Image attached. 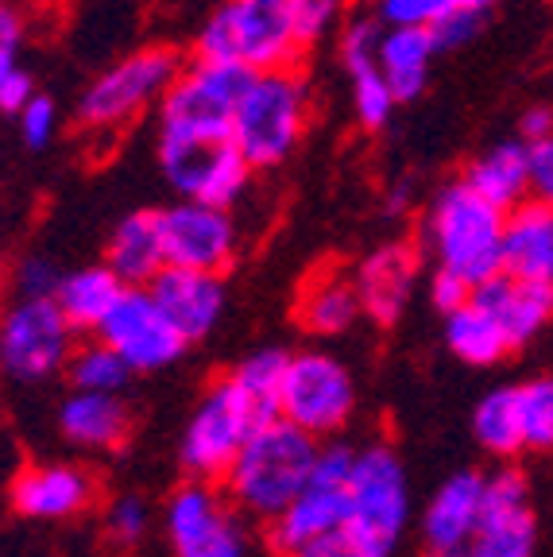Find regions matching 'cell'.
Instances as JSON below:
<instances>
[{
  "label": "cell",
  "mask_w": 553,
  "mask_h": 557,
  "mask_svg": "<svg viewBox=\"0 0 553 557\" xmlns=\"http://www.w3.org/2000/svg\"><path fill=\"white\" fill-rule=\"evenodd\" d=\"M433 54H438V39H433L430 27L388 24V32H380L376 59H380L383 78H388V86L398 104L415 101V97L426 89Z\"/></svg>",
  "instance_id": "obj_26"
},
{
  "label": "cell",
  "mask_w": 553,
  "mask_h": 557,
  "mask_svg": "<svg viewBox=\"0 0 553 557\" xmlns=\"http://www.w3.org/2000/svg\"><path fill=\"white\" fill-rule=\"evenodd\" d=\"M480 27H484V12H472V9L453 4V9L445 12L430 32H433V39H438V51H453V47L472 44L476 35H480Z\"/></svg>",
  "instance_id": "obj_38"
},
{
  "label": "cell",
  "mask_w": 553,
  "mask_h": 557,
  "mask_svg": "<svg viewBox=\"0 0 553 557\" xmlns=\"http://www.w3.org/2000/svg\"><path fill=\"white\" fill-rule=\"evenodd\" d=\"M12 70H16V59H0V86H4V78H9Z\"/></svg>",
  "instance_id": "obj_48"
},
{
  "label": "cell",
  "mask_w": 553,
  "mask_h": 557,
  "mask_svg": "<svg viewBox=\"0 0 553 557\" xmlns=\"http://www.w3.org/2000/svg\"><path fill=\"white\" fill-rule=\"evenodd\" d=\"M124 290H128V283L109 263H97V268L66 271L59 290H54V302L66 313L74 333H97L105 325V318L116 310Z\"/></svg>",
  "instance_id": "obj_27"
},
{
  "label": "cell",
  "mask_w": 553,
  "mask_h": 557,
  "mask_svg": "<svg viewBox=\"0 0 553 557\" xmlns=\"http://www.w3.org/2000/svg\"><path fill=\"white\" fill-rule=\"evenodd\" d=\"M0 295H4V260H0Z\"/></svg>",
  "instance_id": "obj_49"
},
{
  "label": "cell",
  "mask_w": 553,
  "mask_h": 557,
  "mask_svg": "<svg viewBox=\"0 0 553 557\" xmlns=\"http://www.w3.org/2000/svg\"><path fill=\"white\" fill-rule=\"evenodd\" d=\"M484 496H488V476L484 472H457L433 492V499L422 511V542L426 554L438 549L465 546L476 534L480 519H484Z\"/></svg>",
  "instance_id": "obj_21"
},
{
  "label": "cell",
  "mask_w": 553,
  "mask_h": 557,
  "mask_svg": "<svg viewBox=\"0 0 553 557\" xmlns=\"http://www.w3.org/2000/svg\"><path fill=\"white\" fill-rule=\"evenodd\" d=\"M519 132H523V139H527V144L553 136V104H530V109H523Z\"/></svg>",
  "instance_id": "obj_46"
},
{
  "label": "cell",
  "mask_w": 553,
  "mask_h": 557,
  "mask_svg": "<svg viewBox=\"0 0 553 557\" xmlns=\"http://www.w3.org/2000/svg\"><path fill=\"white\" fill-rule=\"evenodd\" d=\"M159 166L174 194L213 201V206H233L251 186V163L229 136L159 132Z\"/></svg>",
  "instance_id": "obj_10"
},
{
  "label": "cell",
  "mask_w": 553,
  "mask_h": 557,
  "mask_svg": "<svg viewBox=\"0 0 553 557\" xmlns=\"http://www.w3.org/2000/svg\"><path fill=\"white\" fill-rule=\"evenodd\" d=\"M105 263H109L128 287H147V283L167 268L159 213H151V209L128 213V218L113 228V236H109Z\"/></svg>",
  "instance_id": "obj_28"
},
{
  "label": "cell",
  "mask_w": 553,
  "mask_h": 557,
  "mask_svg": "<svg viewBox=\"0 0 553 557\" xmlns=\"http://www.w3.org/2000/svg\"><path fill=\"white\" fill-rule=\"evenodd\" d=\"M472 298L500 318V325L515 341V348L534 341L553 322V283H538V278H519L500 271V275L484 278L472 290Z\"/></svg>",
  "instance_id": "obj_22"
},
{
  "label": "cell",
  "mask_w": 553,
  "mask_h": 557,
  "mask_svg": "<svg viewBox=\"0 0 553 557\" xmlns=\"http://www.w3.org/2000/svg\"><path fill=\"white\" fill-rule=\"evenodd\" d=\"M286 0H225L198 32V59L236 62L248 70L294 66L298 59Z\"/></svg>",
  "instance_id": "obj_5"
},
{
  "label": "cell",
  "mask_w": 553,
  "mask_h": 557,
  "mask_svg": "<svg viewBox=\"0 0 553 557\" xmlns=\"http://www.w3.org/2000/svg\"><path fill=\"white\" fill-rule=\"evenodd\" d=\"M341 9L345 0H286V16H291L298 47H314L318 39H325L337 27Z\"/></svg>",
  "instance_id": "obj_35"
},
{
  "label": "cell",
  "mask_w": 553,
  "mask_h": 557,
  "mask_svg": "<svg viewBox=\"0 0 553 557\" xmlns=\"http://www.w3.org/2000/svg\"><path fill=\"white\" fill-rule=\"evenodd\" d=\"M364 313L376 325H395L418 287V252L410 244H383L353 275Z\"/></svg>",
  "instance_id": "obj_19"
},
{
  "label": "cell",
  "mask_w": 553,
  "mask_h": 557,
  "mask_svg": "<svg viewBox=\"0 0 553 557\" xmlns=\"http://www.w3.org/2000/svg\"><path fill=\"white\" fill-rule=\"evenodd\" d=\"M445 345L457 360L472 368H492L507 357L515 341L507 337V330L500 325L492 310L468 298L465 306H457L453 313H445Z\"/></svg>",
  "instance_id": "obj_30"
},
{
  "label": "cell",
  "mask_w": 553,
  "mask_h": 557,
  "mask_svg": "<svg viewBox=\"0 0 553 557\" xmlns=\"http://www.w3.org/2000/svg\"><path fill=\"white\" fill-rule=\"evenodd\" d=\"M465 183L488 201L511 209L530 198V144L527 139H503L468 163Z\"/></svg>",
  "instance_id": "obj_29"
},
{
  "label": "cell",
  "mask_w": 553,
  "mask_h": 557,
  "mask_svg": "<svg viewBox=\"0 0 553 557\" xmlns=\"http://www.w3.org/2000/svg\"><path fill=\"white\" fill-rule=\"evenodd\" d=\"M286 364H291V357H286L283 348H260V352L244 357L229 375H233L268 414H279V387H283Z\"/></svg>",
  "instance_id": "obj_33"
},
{
  "label": "cell",
  "mask_w": 553,
  "mask_h": 557,
  "mask_svg": "<svg viewBox=\"0 0 553 557\" xmlns=\"http://www.w3.org/2000/svg\"><path fill=\"white\" fill-rule=\"evenodd\" d=\"M35 97V82L27 70H12L9 78H4V86H0V113H20L27 101Z\"/></svg>",
  "instance_id": "obj_44"
},
{
  "label": "cell",
  "mask_w": 553,
  "mask_h": 557,
  "mask_svg": "<svg viewBox=\"0 0 553 557\" xmlns=\"http://www.w3.org/2000/svg\"><path fill=\"white\" fill-rule=\"evenodd\" d=\"M503 271L553 283V206L527 198L507 209L503 225Z\"/></svg>",
  "instance_id": "obj_23"
},
{
  "label": "cell",
  "mask_w": 553,
  "mask_h": 557,
  "mask_svg": "<svg viewBox=\"0 0 553 557\" xmlns=\"http://www.w3.org/2000/svg\"><path fill=\"white\" fill-rule=\"evenodd\" d=\"M256 70L236 62L198 59L194 66L179 70L163 94V121L159 132L179 136H229L233 132L236 104L248 89Z\"/></svg>",
  "instance_id": "obj_8"
},
{
  "label": "cell",
  "mask_w": 553,
  "mask_h": 557,
  "mask_svg": "<svg viewBox=\"0 0 553 557\" xmlns=\"http://www.w3.org/2000/svg\"><path fill=\"white\" fill-rule=\"evenodd\" d=\"M364 313L360 295H356L353 275L337 268H321L298 290V306H294V318L306 333L314 337H337V333L353 330L356 318Z\"/></svg>",
  "instance_id": "obj_25"
},
{
  "label": "cell",
  "mask_w": 553,
  "mask_h": 557,
  "mask_svg": "<svg viewBox=\"0 0 553 557\" xmlns=\"http://www.w3.org/2000/svg\"><path fill=\"white\" fill-rule=\"evenodd\" d=\"M457 4H460V9L484 12V16H488V12H492V9H495V4H500V0H457Z\"/></svg>",
  "instance_id": "obj_47"
},
{
  "label": "cell",
  "mask_w": 553,
  "mask_h": 557,
  "mask_svg": "<svg viewBox=\"0 0 553 557\" xmlns=\"http://www.w3.org/2000/svg\"><path fill=\"white\" fill-rule=\"evenodd\" d=\"M318 449L321 445L314 434L298 430L286 418H268L244 442L241 457L225 472L221 487H225V496L233 499L236 511L271 522L303 492L306 476H310L314 461H318Z\"/></svg>",
  "instance_id": "obj_1"
},
{
  "label": "cell",
  "mask_w": 553,
  "mask_h": 557,
  "mask_svg": "<svg viewBox=\"0 0 553 557\" xmlns=\"http://www.w3.org/2000/svg\"><path fill=\"white\" fill-rule=\"evenodd\" d=\"M147 527H151V511H147V504L139 496H116L109 504V511H105V534L121 549L139 546Z\"/></svg>",
  "instance_id": "obj_36"
},
{
  "label": "cell",
  "mask_w": 553,
  "mask_h": 557,
  "mask_svg": "<svg viewBox=\"0 0 553 557\" xmlns=\"http://www.w3.org/2000/svg\"><path fill=\"white\" fill-rule=\"evenodd\" d=\"M523 445L534 453H553V375H534L519 383Z\"/></svg>",
  "instance_id": "obj_34"
},
{
  "label": "cell",
  "mask_w": 553,
  "mask_h": 557,
  "mask_svg": "<svg viewBox=\"0 0 553 557\" xmlns=\"http://www.w3.org/2000/svg\"><path fill=\"white\" fill-rule=\"evenodd\" d=\"M376 47H380V27L372 20H353L341 32V62H345L348 78H353V113L360 121V128L368 132L383 128L398 104L388 78H383Z\"/></svg>",
  "instance_id": "obj_20"
},
{
  "label": "cell",
  "mask_w": 553,
  "mask_h": 557,
  "mask_svg": "<svg viewBox=\"0 0 553 557\" xmlns=\"http://www.w3.org/2000/svg\"><path fill=\"white\" fill-rule=\"evenodd\" d=\"M530 198L553 206V136L530 144Z\"/></svg>",
  "instance_id": "obj_41"
},
{
  "label": "cell",
  "mask_w": 553,
  "mask_h": 557,
  "mask_svg": "<svg viewBox=\"0 0 553 557\" xmlns=\"http://www.w3.org/2000/svg\"><path fill=\"white\" fill-rule=\"evenodd\" d=\"M70 383L78 392H109V395H124V387L132 383V364L116 352L113 345H105L101 337L86 341V345H74V357L66 364Z\"/></svg>",
  "instance_id": "obj_32"
},
{
  "label": "cell",
  "mask_w": 553,
  "mask_h": 557,
  "mask_svg": "<svg viewBox=\"0 0 553 557\" xmlns=\"http://www.w3.org/2000/svg\"><path fill=\"white\" fill-rule=\"evenodd\" d=\"M20 44H24V20L12 4L0 0V59H16Z\"/></svg>",
  "instance_id": "obj_45"
},
{
  "label": "cell",
  "mask_w": 553,
  "mask_h": 557,
  "mask_svg": "<svg viewBox=\"0 0 553 557\" xmlns=\"http://www.w3.org/2000/svg\"><path fill=\"white\" fill-rule=\"evenodd\" d=\"M97 337H101L105 345H113L132 364V372H163L174 360H182V352L191 345L147 287L124 290V298L116 302V310L105 318Z\"/></svg>",
  "instance_id": "obj_15"
},
{
  "label": "cell",
  "mask_w": 553,
  "mask_h": 557,
  "mask_svg": "<svg viewBox=\"0 0 553 557\" xmlns=\"http://www.w3.org/2000/svg\"><path fill=\"white\" fill-rule=\"evenodd\" d=\"M286 557H360V549L353 546V539H348L345 531H329V534H321V539L298 546Z\"/></svg>",
  "instance_id": "obj_43"
},
{
  "label": "cell",
  "mask_w": 553,
  "mask_h": 557,
  "mask_svg": "<svg viewBox=\"0 0 553 557\" xmlns=\"http://www.w3.org/2000/svg\"><path fill=\"white\" fill-rule=\"evenodd\" d=\"M59 430L78 449H121L132 434V410L121 395L78 392L59 407Z\"/></svg>",
  "instance_id": "obj_24"
},
{
  "label": "cell",
  "mask_w": 553,
  "mask_h": 557,
  "mask_svg": "<svg viewBox=\"0 0 553 557\" xmlns=\"http://www.w3.org/2000/svg\"><path fill=\"white\" fill-rule=\"evenodd\" d=\"M159 233H163L167 263H174V268H198L221 275L241 248V233H236L229 206H213V201L198 198H182L159 209Z\"/></svg>",
  "instance_id": "obj_14"
},
{
  "label": "cell",
  "mask_w": 553,
  "mask_h": 557,
  "mask_svg": "<svg viewBox=\"0 0 553 557\" xmlns=\"http://www.w3.org/2000/svg\"><path fill=\"white\" fill-rule=\"evenodd\" d=\"M353 457L356 449H345V445H321L303 492L286 504L283 515H275L268 522V542L275 554L286 557L298 546H306V542L345 527Z\"/></svg>",
  "instance_id": "obj_11"
},
{
  "label": "cell",
  "mask_w": 553,
  "mask_h": 557,
  "mask_svg": "<svg viewBox=\"0 0 553 557\" xmlns=\"http://www.w3.org/2000/svg\"><path fill=\"white\" fill-rule=\"evenodd\" d=\"M503 225L507 209L476 194L460 178L430 201L422 218V244L433 263L480 287L503 271Z\"/></svg>",
  "instance_id": "obj_2"
},
{
  "label": "cell",
  "mask_w": 553,
  "mask_h": 557,
  "mask_svg": "<svg viewBox=\"0 0 553 557\" xmlns=\"http://www.w3.org/2000/svg\"><path fill=\"white\" fill-rule=\"evenodd\" d=\"M179 59L171 47H144L128 59L101 70L78 101V121L86 132H116L132 124L151 101H163L167 86L179 74Z\"/></svg>",
  "instance_id": "obj_7"
},
{
  "label": "cell",
  "mask_w": 553,
  "mask_h": 557,
  "mask_svg": "<svg viewBox=\"0 0 553 557\" xmlns=\"http://www.w3.org/2000/svg\"><path fill=\"white\" fill-rule=\"evenodd\" d=\"M306 124H310V89L303 74L294 66L256 70L236 104L229 139L251 163V171H268L294 156L306 136Z\"/></svg>",
  "instance_id": "obj_3"
},
{
  "label": "cell",
  "mask_w": 553,
  "mask_h": 557,
  "mask_svg": "<svg viewBox=\"0 0 553 557\" xmlns=\"http://www.w3.org/2000/svg\"><path fill=\"white\" fill-rule=\"evenodd\" d=\"M16 116H20V136H24L27 148H47L54 139V132H59V104L44 94H35Z\"/></svg>",
  "instance_id": "obj_37"
},
{
  "label": "cell",
  "mask_w": 553,
  "mask_h": 557,
  "mask_svg": "<svg viewBox=\"0 0 553 557\" xmlns=\"http://www.w3.org/2000/svg\"><path fill=\"white\" fill-rule=\"evenodd\" d=\"M457 0H380V16L388 24H415L433 27Z\"/></svg>",
  "instance_id": "obj_39"
},
{
  "label": "cell",
  "mask_w": 553,
  "mask_h": 557,
  "mask_svg": "<svg viewBox=\"0 0 553 557\" xmlns=\"http://www.w3.org/2000/svg\"><path fill=\"white\" fill-rule=\"evenodd\" d=\"M163 531L174 557H244L248 539L233 499L213 480H186L174 487L163 511Z\"/></svg>",
  "instance_id": "obj_13"
},
{
  "label": "cell",
  "mask_w": 553,
  "mask_h": 557,
  "mask_svg": "<svg viewBox=\"0 0 553 557\" xmlns=\"http://www.w3.org/2000/svg\"><path fill=\"white\" fill-rule=\"evenodd\" d=\"M59 283H62L59 263L47 260V256H27V260L16 268V290H20V298H54Z\"/></svg>",
  "instance_id": "obj_40"
},
{
  "label": "cell",
  "mask_w": 553,
  "mask_h": 557,
  "mask_svg": "<svg viewBox=\"0 0 553 557\" xmlns=\"http://www.w3.org/2000/svg\"><path fill=\"white\" fill-rule=\"evenodd\" d=\"M147 290L156 295V302L163 306V313L179 325V333L186 341H201L217 330L221 313H225V283L217 271H198V268H174L167 263Z\"/></svg>",
  "instance_id": "obj_17"
},
{
  "label": "cell",
  "mask_w": 553,
  "mask_h": 557,
  "mask_svg": "<svg viewBox=\"0 0 553 557\" xmlns=\"http://www.w3.org/2000/svg\"><path fill=\"white\" fill-rule=\"evenodd\" d=\"M538 522L530 511V484L519 469H495L488 476L484 519L468 539L472 557H534Z\"/></svg>",
  "instance_id": "obj_16"
},
{
  "label": "cell",
  "mask_w": 553,
  "mask_h": 557,
  "mask_svg": "<svg viewBox=\"0 0 553 557\" xmlns=\"http://www.w3.org/2000/svg\"><path fill=\"white\" fill-rule=\"evenodd\" d=\"M78 333L54 298H20L0 318V372L16 383H44L70 364Z\"/></svg>",
  "instance_id": "obj_9"
},
{
  "label": "cell",
  "mask_w": 553,
  "mask_h": 557,
  "mask_svg": "<svg viewBox=\"0 0 553 557\" xmlns=\"http://www.w3.org/2000/svg\"><path fill=\"white\" fill-rule=\"evenodd\" d=\"M410 522V480L388 442L356 449L348 476V511L341 531L360 557H391Z\"/></svg>",
  "instance_id": "obj_4"
},
{
  "label": "cell",
  "mask_w": 553,
  "mask_h": 557,
  "mask_svg": "<svg viewBox=\"0 0 553 557\" xmlns=\"http://www.w3.org/2000/svg\"><path fill=\"white\" fill-rule=\"evenodd\" d=\"M356 410L353 372L325 352H298L291 357L279 387V418L294 422L314 437H333L348 426Z\"/></svg>",
  "instance_id": "obj_12"
},
{
  "label": "cell",
  "mask_w": 553,
  "mask_h": 557,
  "mask_svg": "<svg viewBox=\"0 0 553 557\" xmlns=\"http://www.w3.org/2000/svg\"><path fill=\"white\" fill-rule=\"evenodd\" d=\"M97 496V484L78 465H32L12 480V507L24 519L62 522L82 515Z\"/></svg>",
  "instance_id": "obj_18"
},
{
  "label": "cell",
  "mask_w": 553,
  "mask_h": 557,
  "mask_svg": "<svg viewBox=\"0 0 553 557\" xmlns=\"http://www.w3.org/2000/svg\"><path fill=\"white\" fill-rule=\"evenodd\" d=\"M472 283H465L460 275H453V271H445V268H438L433 271V278H430V302H433V310L445 318V313H453L457 306H465L468 298H472Z\"/></svg>",
  "instance_id": "obj_42"
},
{
  "label": "cell",
  "mask_w": 553,
  "mask_h": 557,
  "mask_svg": "<svg viewBox=\"0 0 553 557\" xmlns=\"http://www.w3.org/2000/svg\"><path fill=\"white\" fill-rule=\"evenodd\" d=\"M472 434L492 457H515L523 453V410L519 387H495L472 410Z\"/></svg>",
  "instance_id": "obj_31"
},
{
  "label": "cell",
  "mask_w": 553,
  "mask_h": 557,
  "mask_svg": "<svg viewBox=\"0 0 553 557\" xmlns=\"http://www.w3.org/2000/svg\"><path fill=\"white\" fill-rule=\"evenodd\" d=\"M268 418H279V414H268L233 375H221V380L201 395L198 410L191 414V426L182 434V449H179L182 469L191 472L194 480H213V484H221L225 472L233 469V461L241 457L244 442H248Z\"/></svg>",
  "instance_id": "obj_6"
}]
</instances>
